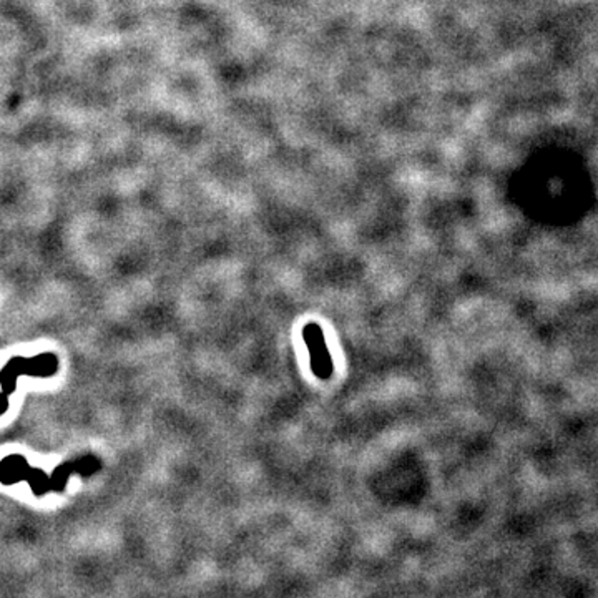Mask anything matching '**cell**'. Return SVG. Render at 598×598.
<instances>
[{
    "label": "cell",
    "instance_id": "obj_1",
    "mask_svg": "<svg viewBox=\"0 0 598 598\" xmlns=\"http://www.w3.org/2000/svg\"><path fill=\"white\" fill-rule=\"evenodd\" d=\"M302 338L308 344L311 355V369L321 379H327L333 373V361L327 353L324 334L318 324H308L302 331Z\"/></svg>",
    "mask_w": 598,
    "mask_h": 598
}]
</instances>
